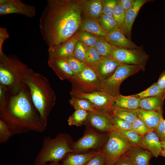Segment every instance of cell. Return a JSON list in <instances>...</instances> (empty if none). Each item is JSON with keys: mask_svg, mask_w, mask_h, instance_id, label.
<instances>
[{"mask_svg": "<svg viewBox=\"0 0 165 165\" xmlns=\"http://www.w3.org/2000/svg\"><path fill=\"white\" fill-rule=\"evenodd\" d=\"M73 142L70 135L66 133H59L53 138L45 137L34 165H45L48 162L61 161L68 154L73 152L71 148Z\"/></svg>", "mask_w": 165, "mask_h": 165, "instance_id": "5", "label": "cell"}, {"mask_svg": "<svg viewBox=\"0 0 165 165\" xmlns=\"http://www.w3.org/2000/svg\"><path fill=\"white\" fill-rule=\"evenodd\" d=\"M112 115L104 112H89L85 124L100 132L115 130L112 123Z\"/></svg>", "mask_w": 165, "mask_h": 165, "instance_id": "13", "label": "cell"}, {"mask_svg": "<svg viewBox=\"0 0 165 165\" xmlns=\"http://www.w3.org/2000/svg\"><path fill=\"white\" fill-rule=\"evenodd\" d=\"M85 46L86 56L84 64L86 66L93 68L100 59L101 56L95 47Z\"/></svg>", "mask_w": 165, "mask_h": 165, "instance_id": "31", "label": "cell"}, {"mask_svg": "<svg viewBox=\"0 0 165 165\" xmlns=\"http://www.w3.org/2000/svg\"><path fill=\"white\" fill-rule=\"evenodd\" d=\"M138 116L144 122L149 131H155L160 123L164 119L163 113L141 108L135 110Z\"/></svg>", "mask_w": 165, "mask_h": 165, "instance_id": "17", "label": "cell"}, {"mask_svg": "<svg viewBox=\"0 0 165 165\" xmlns=\"http://www.w3.org/2000/svg\"><path fill=\"white\" fill-rule=\"evenodd\" d=\"M156 82L159 87L165 91V70L161 73Z\"/></svg>", "mask_w": 165, "mask_h": 165, "instance_id": "48", "label": "cell"}, {"mask_svg": "<svg viewBox=\"0 0 165 165\" xmlns=\"http://www.w3.org/2000/svg\"><path fill=\"white\" fill-rule=\"evenodd\" d=\"M73 55L84 63L86 56V49L85 45L79 40L75 45Z\"/></svg>", "mask_w": 165, "mask_h": 165, "instance_id": "40", "label": "cell"}, {"mask_svg": "<svg viewBox=\"0 0 165 165\" xmlns=\"http://www.w3.org/2000/svg\"><path fill=\"white\" fill-rule=\"evenodd\" d=\"M132 147L116 131L108 133L107 140L100 149L104 156L105 164H117L120 157Z\"/></svg>", "mask_w": 165, "mask_h": 165, "instance_id": "6", "label": "cell"}, {"mask_svg": "<svg viewBox=\"0 0 165 165\" xmlns=\"http://www.w3.org/2000/svg\"><path fill=\"white\" fill-rule=\"evenodd\" d=\"M79 40L85 45L95 47L98 36L91 33L79 31L76 33Z\"/></svg>", "mask_w": 165, "mask_h": 165, "instance_id": "33", "label": "cell"}, {"mask_svg": "<svg viewBox=\"0 0 165 165\" xmlns=\"http://www.w3.org/2000/svg\"><path fill=\"white\" fill-rule=\"evenodd\" d=\"M70 105L75 110L82 109L89 112H99L88 99L71 97L69 100Z\"/></svg>", "mask_w": 165, "mask_h": 165, "instance_id": "28", "label": "cell"}, {"mask_svg": "<svg viewBox=\"0 0 165 165\" xmlns=\"http://www.w3.org/2000/svg\"><path fill=\"white\" fill-rule=\"evenodd\" d=\"M117 132L132 146H139L141 136L133 130Z\"/></svg>", "mask_w": 165, "mask_h": 165, "instance_id": "35", "label": "cell"}, {"mask_svg": "<svg viewBox=\"0 0 165 165\" xmlns=\"http://www.w3.org/2000/svg\"><path fill=\"white\" fill-rule=\"evenodd\" d=\"M112 115L131 123L138 117L135 110L125 109H114Z\"/></svg>", "mask_w": 165, "mask_h": 165, "instance_id": "32", "label": "cell"}, {"mask_svg": "<svg viewBox=\"0 0 165 165\" xmlns=\"http://www.w3.org/2000/svg\"><path fill=\"white\" fill-rule=\"evenodd\" d=\"M148 0H135L134 6L126 13L124 23L121 30L125 36L131 40L132 29L138 13L142 6L149 2Z\"/></svg>", "mask_w": 165, "mask_h": 165, "instance_id": "18", "label": "cell"}, {"mask_svg": "<svg viewBox=\"0 0 165 165\" xmlns=\"http://www.w3.org/2000/svg\"><path fill=\"white\" fill-rule=\"evenodd\" d=\"M71 97L83 98L89 100L98 111L112 115L114 97L104 91L84 93L71 90Z\"/></svg>", "mask_w": 165, "mask_h": 165, "instance_id": "11", "label": "cell"}, {"mask_svg": "<svg viewBox=\"0 0 165 165\" xmlns=\"http://www.w3.org/2000/svg\"><path fill=\"white\" fill-rule=\"evenodd\" d=\"M36 8L34 6L23 2L20 0H0V15L17 14L29 18L34 16Z\"/></svg>", "mask_w": 165, "mask_h": 165, "instance_id": "12", "label": "cell"}, {"mask_svg": "<svg viewBox=\"0 0 165 165\" xmlns=\"http://www.w3.org/2000/svg\"><path fill=\"white\" fill-rule=\"evenodd\" d=\"M126 13L119 0L114 10L113 17L117 22L119 28L121 29L124 23Z\"/></svg>", "mask_w": 165, "mask_h": 165, "instance_id": "38", "label": "cell"}, {"mask_svg": "<svg viewBox=\"0 0 165 165\" xmlns=\"http://www.w3.org/2000/svg\"><path fill=\"white\" fill-rule=\"evenodd\" d=\"M103 37H98L95 48L101 57H108L116 47Z\"/></svg>", "mask_w": 165, "mask_h": 165, "instance_id": "29", "label": "cell"}, {"mask_svg": "<svg viewBox=\"0 0 165 165\" xmlns=\"http://www.w3.org/2000/svg\"><path fill=\"white\" fill-rule=\"evenodd\" d=\"M45 165H56V164L53 163H47Z\"/></svg>", "mask_w": 165, "mask_h": 165, "instance_id": "52", "label": "cell"}, {"mask_svg": "<svg viewBox=\"0 0 165 165\" xmlns=\"http://www.w3.org/2000/svg\"><path fill=\"white\" fill-rule=\"evenodd\" d=\"M149 55L141 46L136 49H128L116 47L108 58L121 63L140 66L145 68Z\"/></svg>", "mask_w": 165, "mask_h": 165, "instance_id": "10", "label": "cell"}, {"mask_svg": "<svg viewBox=\"0 0 165 165\" xmlns=\"http://www.w3.org/2000/svg\"><path fill=\"white\" fill-rule=\"evenodd\" d=\"M105 160L100 150L99 153L90 159L85 165H104Z\"/></svg>", "mask_w": 165, "mask_h": 165, "instance_id": "43", "label": "cell"}, {"mask_svg": "<svg viewBox=\"0 0 165 165\" xmlns=\"http://www.w3.org/2000/svg\"><path fill=\"white\" fill-rule=\"evenodd\" d=\"M0 120L13 135L31 131L42 133L47 127L33 104L26 84L19 89L8 91L0 103Z\"/></svg>", "mask_w": 165, "mask_h": 165, "instance_id": "2", "label": "cell"}, {"mask_svg": "<svg viewBox=\"0 0 165 165\" xmlns=\"http://www.w3.org/2000/svg\"><path fill=\"white\" fill-rule=\"evenodd\" d=\"M161 146L163 149H165V140L160 141Z\"/></svg>", "mask_w": 165, "mask_h": 165, "instance_id": "50", "label": "cell"}, {"mask_svg": "<svg viewBox=\"0 0 165 165\" xmlns=\"http://www.w3.org/2000/svg\"><path fill=\"white\" fill-rule=\"evenodd\" d=\"M65 59L74 75L80 73L86 66L84 63L74 56H69Z\"/></svg>", "mask_w": 165, "mask_h": 165, "instance_id": "36", "label": "cell"}, {"mask_svg": "<svg viewBox=\"0 0 165 165\" xmlns=\"http://www.w3.org/2000/svg\"><path fill=\"white\" fill-rule=\"evenodd\" d=\"M9 37L7 29L6 28H0V54L3 53L2 46L4 41Z\"/></svg>", "mask_w": 165, "mask_h": 165, "instance_id": "45", "label": "cell"}, {"mask_svg": "<svg viewBox=\"0 0 165 165\" xmlns=\"http://www.w3.org/2000/svg\"><path fill=\"white\" fill-rule=\"evenodd\" d=\"M125 153L135 165H149L153 156L151 152L140 146H132Z\"/></svg>", "mask_w": 165, "mask_h": 165, "instance_id": "21", "label": "cell"}, {"mask_svg": "<svg viewBox=\"0 0 165 165\" xmlns=\"http://www.w3.org/2000/svg\"><path fill=\"white\" fill-rule=\"evenodd\" d=\"M78 41L76 34L62 43L48 48L47 50L48 60L65 58L69 56H74V48L76 43Z\"/></svg>", "mask_w": 165, "mask_h": 165, "instance_id": "14", "label": "cell"}, {"mask_svg": "<svg viewBox=\"0 0 165 165\" xmlns=\"http://www.w3.org/2000/svg\"><path fill=\"white\" fill-rule=\"evenodd\" d=\"M119 1L126 12L132 8L135 2L134 0H119Z\"/></svg>", "mask_w": 165, "mask_h": 165, "instance_id": "47", "label": "cell"}, {"mask_svg": "<svg viewBox=\"0 0 165 165\" xmlns=\"http://www.w3.org/2000/svg\"><path fill=\"white\" fill-rule=\"evenodd\" d=\"M82 16L81 0H48L39 26L48 48L75 35L79 30Z\"/></svg>", "mask_w": 165, "mask_h": 165, "instance_id": "1", "label": "cell"}, {"mask_svg": "<svg viewBox=\"0 0 165 165\" xmlns=\"http://www.w3.org/2000/svg\"><path fill=\"white\" fill-rule=\"evenodd\" d=\"M103 0H81L82 14L85 17L98 19L102 14Z\"/></svg>", "mask_w": 165, "mask_h": 165, "instance_id": "23", "label": "cell"}, {"mask_svg": "<svg viewBox=\"0 0 165 165\" xmlns=\"http://www.w3.org/2000/svg\"><path fill=\"white\" fill-rule=\"evenodd\" d=\"M144 70V68L140 66L120 64L109 78L101 82L103 91L114 97L119 95L120 94V87L123 81L139 71Z\"/></svg>", "mask_w": 165, "mask_h": 165, "instance_id": "7", "label": "cell"}, {"mask_svg": "<svg viewBox=\"0 0 165 165\" xmlns=\"http://www.w3.org/2000/svg\"><path fill=\"white\" fill-rule=\"evenodd\" d=\"M165 98V94L160 96L141 99L139 108L145 110L156 111L163 113Z\"/></svg>", "mask_w": 165, "mask_h": 165, "instance_id": "26", "label": "cell"}, {"mask_svg": "<svg viewBox=\"0 0 165 165\" xmlns=\"http://www.w3.org/2000/svg\"><path fill=\"white\" fill-rule=\"evenodd\" d=\"M108 136V134L100 133L94 130L87 129L81 138L72 143V153H83L92 149L99 150L106 142Z\"/></svg>", "mask_w": 165, "mask_h": 165, "instance_id": "9", "label": "cell"}, {"mask_svg": "<svg viewBox=\"0 0 165 165\" xmlns=\"http://www.w3.org/2000/svg\"><path fill=\"white\" fill-rule=\"evenodd\" d=\"M140 99L130 95L120 94L114 97L113 109H120L136 110L139 108Z\"/></svg>", "mask_w": 165, "mask_h": 165, "instance_id": "25", "label": "cell"}, {"mask_svg": "<svg viewBox=\"0 0 165 165\" xmlns=\"http://www.w3.org/2000/svg\"><path fill=\"white\" fill-rule=\"evenodd\" d=\"M100 151V150L81 153H70L65 156L61 163H54L56 165H85L90 159Z\"/></svg>", "mask_w": 165, "mask_h": 165, "instance_id": "19", "label": "cell"}, {"mask_svg": "<svg viewBox=\"0 0 165 165\" xmlns=\"http://www.w3.org/2000/svg\"><path fill=\"white\" fill-rule=\"evenodd\" d=\"M112 123L115 130L117 131L132 130V123L112 115Z\"/></svg>", "mask_w": 165, "mask_h": 165, "instance_id": "37", "label": "cell"}, {"mask_svg": "<svg viewBox=\"0 0 165 165\" xmlns=\"http://www.w3.org/2000/svg\"><path fill=\"white\" fill-rule=\"evenodd\" d=\"M68 80L72 84V91L84 93L103 91L101 82L94 70L87 66Z\"/></svg>", "mask_w": 165, "mask_h": 165, "instance_id": "8", "label": "cell"}, {"mask_svg": "<svg viewBox=\"0 0 165 165\" xmlns=\"http://www.w3.org/2000/svg\"></svg>", "mask_w": 165, "mask_h": 165, "instance_id": "55", "label": "cell"}, {"mask_svg": "<svg viewBox=\"0 0 165 165\" xmlns=\"http://www.w3.org/2000/svg\"><path fill=\"white\" fill-rule=\"evenodd\" d=\"M89 112L82 109H77L69 117L67 120L69 126H81L85 123L87 118Z\"/></svg>", "mask_w": 165, "mask_h": 165, "instance_id": "27", "label": "cell"}, {"mask_svg": "<svg viewBox=\"0 0 165 165\" xmlns=\"http://www.w3.org/2000/svg\"><path fill=\"white\" fill-rule=\"evenodd\" d=\"M8 90L3 86L0 84V103L5 99Z\"/></svg>", "mask_w": 165, "mask_h": 165, "instance_id": "49", "label": "cell"}, {"mask_svg": "<svg viewBox=\"0 0 165 165\" xmlns=\"http://www.w3.org/2000/svg\"><path fill=\"white\" fill-rule=\"evenodd\" d=\"M31 69L15 55L0 54V84L8 91L19 89L26 84Z\"/></svg>", "mask_w": 165, "mask_h": 165, "instance_id": "4", "label": "cell"}, {"mask_svg": "<svg viewBox=\"0 0 165 165\" xmlns=\"http://www.w3.org/2000/svg\"><path fill=\"white\" fill-rule=\"evenodd\" d=\"M117 165H135L128 156L125 153L119 158Z\"/></svg>", "mask_w": 165, "mask_h": 165, "instance_id": "46", "label": "cell"}, {"mask_svg": "<svg viewBox=\"0 0 165 165\" xmlns=\"http://www.w3.org/2000/svg\"><path fill=\"white\" fill-rule=\"evenodd\" d=\"M164 122H165V120H164Z\"/></svg>", "mask_w": 165, "mask_h": 165, "instance_id": "54", "label": "cell"}, {"mask_svg": "<svg viewBox=\"0 0 165 165\" xmlns=\"http://www.w3.org/2000/svg\"><path fill=\"white\" fill-rule=\"evenodd\" d=\"M165 94V91L162 90L155 82L146 89L138 94L131 95L132 97L142 99L162 95Z\"/></svg>", "mask_w": 165, "mask_h": 165, "instance_id": "30", "label": "cell"}, {"mask_svg": "<svg viewBox=\"0 0 165 165\" xmlns=\"http://www.w3.org/2000/svg\"><path fill=\"white\" fill-rule=\"evenodd\" d=\"M118 0H103L102 14L113 17L115 8L117 4Z\"/></svg>", "mask_w": 165, "mask_h": 165, "instance_id": "39", "label": "cell"}, {"mask_svg": "<svg viewBox=\"0 0 165 165\" xmlns=\"http://www.w3.org/2000/svg\"><path fill=\"white\" fill-rule=\"evenodd\" d=\"M33 104L47 126L50 113L55 105L56 97L48 79L31 69L26 80Z\"/></svg>", "mask_w": 165, "mask_h": 165, "instance_id": "3", "label": "cell"}, {"mask_svg": "<svg viewBox=\"0 0 165 165\" xmlns=\"http://www.w3.org/2000/svg\"><path fill=\"white\" fill-rule=\"evenodd\" d=\"M104 165H117V164H105Z\"/></svg>", "mask_w": 165, "mask_h": 165, "instance_id": "53", "label": "cell"}, {"mask_svg": "<svg viewBox=\"0 0 165 165\" xmlns=\"http://www.w3.org/2000/svg\"><path fill=\"white\" fill-rule=\"evenodd\" d=\"M13 134L6 123L0 120V143L3 144L7 142Z\"/></svg>", "mask_w": 165, "mask_h": 165, "instance_id": "42", "label": "cell"}, {"mask_svg": "<svg viewBox=\"0 0 165 165\" xmlns=\"http://www.w3.org/2000/svg\"><path fill=\"white\" fill-rule=\"evenodd\" d=\"M121 64L114 59L101 56L99 61L92 69L102 82L109 78Z\"/></svg>", "mask_w": 165, "mask_h": 165, "instance_id": "15", "label": "cell"}, {"mask_svg": "<svg viewBox=\"0 0 165 165\" xmlns=\"http://www.w3.org/2000/svg\"><path fill=\"white\" fill-rule=\"evenodd\" d=\"M98 19L101 26L106 32L119 28L113 17L101 14Z\"/></svg>", "mask_w": 165, "mask_h": 165, "instance_id": "34", "label": "cell"}, {"mask_svg": "<svg viewBox=\"0 0 165 165\" xmlns=\"http://www.w3.org/2000/svg\"><path fill=\"white\" fill-rule=\"evenodd\" d=\"M48 64L62 80H68L74 75L65 58L48 60Z\"/></svg>", "mask_w": 165, "mask_h": 165, "instance_id": "22", "label": "cell"}, {"mask_svg": "<svg viewBox=\"0 0 165 165\" xmlns=\"http://www.w3.org/2000/svg\"><path fill=\"white\" fill-rule=\"evenodd\" d=\"M139 146L148 150L155 157L160 155L163 149L155 131L149 132L141 136Z\"/></svg>", "mask_w": 165, "mask_h": 165, "instance_id": "20", "label": "cell"}, {"mask_svg": "<svg viewBox=\"0 0 165 165\" xmlns=\"http://www.w3.org/2000/svg\"><path fill=\"white\" fill-rule=\"evenodd\" d=\"M155 132L160 141L165 140V123L164 119L160 123Z\"/></svg>", "mask_w": 165, "mask_h": 165, "instance_id": "44", "label": "cell"}, {"mask_svg": "<svg viewBox=\"0 0 165 165\" xmlns=\"http://www.w3.org/2000/svg\"><path fill=\"white\" fill-rule=\"evenodd\" d=\"M106 39L112 46L128 49H136L139 46L128 38L119 28L106 32Z\"/></svg>", "mask_w": 165, "mask_h": 165, "instance_id": "16", "label": "cell"}, {"mask_svg": "<svg viewBox=\"0 0 165 165\" xmlns=\"http://www.w3.org/2000/svg\"><path fill=\"white\" fill-rule=\"evenodd\" d=\"M132 130L142 136L149 132L143 121L138 116L132 123Z\"/></svg>", "mask_w": 165, "mask_h": 165, "instance_id": "41", "label": "cell"}, {"mask_svg": "<svg viewBox=\"0 0 165 165\" xmlns=\"http://www.w3.org/2000/svg\"><path fill=\"white\" fill-rule=\"evenodd\" d=\"M79 31H85L106 38V31L100 25L98 19L84 17Z\"/></svg>", "mask_w": 165, "mask_h": 165, "instance_id": "24", "label": "cell"}, {"mask_svg": "<svg viewBox=\"0 0 165 165\" xmlns=\"http://www.w3.org/2000/svg\"><path fill=\"white\" fill-rule=\"evenodd\" d=\"M160 155L162 156L165 157V149H162Z\"/></svg>", "mask_w": 165, "mask_h": 165, "instance_id": "51", "label": "cell"}]
</instances>
